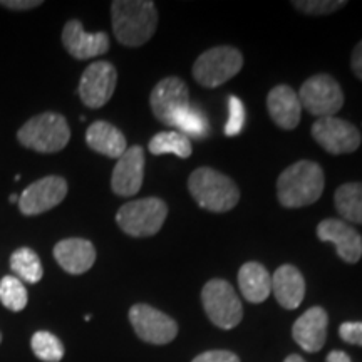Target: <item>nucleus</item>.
Here are the masks:
<instances>
[{
	"mask_svg": "<svg viewBox=\"0 0 362 362\" xmlns=\"http://www.w3.org/2000/svg\"><path fill=\"white\" fill-rule=\"evenodd\" d=\"M111 16L117 42L126 47H139L156 33L158 12L148 0H115Z\"/></svg>",
	"mask_w": 362,
	"mask_h": 362,
	"instance_id": "obj_1",
	"label": "nucleus"
},
{
	"mask_svg": "<svg viewBox=\"0 0 362 362\" xmlns=\"http://www.w3.org/2000/svg\"><path fill=\"white\" fill-rule=\"evenodd\" d=\"M324 171L314 161H297L285 168L277 180V198L285 208L312 205L322 197Z\"/></svg>",
	"mask_w": 362,
	"mask_h": 362,
	"instance_id": "obj_2",
	"label": "nucleus"
},
{
	"mask_svg": "<svg viewBox=\"0 0 362 362\" xmlns=\"http://www.w3.org/2000/svg\"><path fill=\"white\" fill-rule=\"evenodd\" d=\"M188 189L198 206L214 214L230 211L240 200V189L235 181L208 166H202L189 175Z\"/></svg>",
	"mask_w": 362,
	"mask_h": 362,
	"instance_id": "obj_3",
	"label": "nucleus"
},
{
	"mask_svg": "<svg viewBox=\"0 0 362 362\" xmlns=\"http://www.w3.org/2000/svg\"><path fill=\"white\" fill-rule=\"evenodd\" d=\"M22 146L37 153H57L67 146L71 129L66 117L57 112H42L34 116L17 133Z\"/></svg>",
	"mask_w": 362,
	"mask_h": 362,
	"instance_id": "obj_4",
	"label": "nucleus"
},
{
	"mask_svg": "<svg viewBox=\"0 0 362 362\" xmlns=\"http://www.w3.org/2000/svg\"><path fill=\"white\" fill-rule=\"evenodd\" d=\"M168 216V206L161 198H141L126 203L117 210L116 223L129 237H153Z\"/></svg>",
	"mask_w": 362,
	"mask_h": 362,
	"instance_id": "obj_5",
	"label": "nucleus"
},
{
	"mask_svg": "<svg viewBox=\"0 0 362 362\" xmlns=\"http://www.w3.org/2000/svg\"><path fill=\"white\" fill-rule=\"evenodd\" d=\"M243 56L230 45L211 47L202 54L193 64V78L203 88H218L242 71Z\"/></svg>",
	"mask_w": 362,
	"mask_h": 362,
	"instance_id": "obj_6",
	"label": "nucleus"
},
{
	"mask_svg": "<svg viewBox=\"0 0 362 362\" xmlns=\"http://www.w3.org/2000/svg\"><path fill=\"white\" fill-rule=\"evenodd\" d=\"M202 302L208 319L220 329H233L242 322L243 307L235 288L223 279H211L202 288Z\"/></svg>",
	"mask_w": 362,
	"mask_h": 362,
	"instance_id": "obj_7",
	"label": "nucleus"
},
{
	"mask_svg": "<svg viewBox=\"0 0 362 362\" xmlns=\"http://www.w3.org/2000/svg\"><path fill=\"white\" fill-rule=\"evenodd\" d=\"M297 96L302 107L317 119L337 115L344 106L342 88L329 74L312 76L302 84Z\"/></svg>",
	"mask_w": 362,
	"mask_h": 362,
	"instance_id": "obj_8",
	"label": "nucleus"
},
{
	"mask_svg": "<svg viewBox=\"0 0 362 362\" xmlns=\"http://www.w3.org/2000/svg\"><path fill=\"white\" fill-rule=\"evenodd\" d=\"M312 136L330 155H347L361 146V131L349 121L337 116L319 117L312 124Z\"/></svg>",
	"mask_w": 362,
	"mask_h": 362,
	"instance_id": "obj_9",
	"label": "nucleus"
},
{
	"mask_svg": "<svg viewBox=\"0 0 362 362\" xmlns=\"http://www.w3.org/2000/svg\"><path fill=\"white\" fill-rule=\"evenodd\" d=\"M129 322L136 336L148 344L163 346L178 336V324L165 312L148 304H136L129 309Z\"/></svg>",
	"mask_w": 362,
	"mask_h": 362,
	"instance_id": "obj_10",
	"label": "nucleus"
},
{
	"mask_svg": "<svg viewBox=\"0 0 362 362\" xmlns=\"http://www.w3.org/2000/svg\"><path fill=\"white\" fill-rule=\"evenodd\" d=\"M117 83L116 67L107 61H96L83 72L79 83V96L90 110L103 107L112 98Z\"/></svg>",
	"mask_w": 362,
	"mask_h": 362,
	"instance_id": "obj_11",
	"label": "nucleus"
},
{
	"mask_svg": "<svg viewBox=\"0 0 362 362\" xmlns=\"http://www.w3.org/2000/svg\"><path fill=\"white\" fill-rule=\"evenodd\" d=\"M149 106H151L153 115L158 121L171 126L175 116L189 106L188 86L185 84L183 79L176 78V76L161 79L155 86V89L151 90Z\"/></svg>",
	"mask_w": 362,
	"mask_h": 362,
	"instance_id": "obj_12",
	"label": "nucleus"
},
{
	"mask_svg": "<svg viewBox=\"0 0 362 362\" xmlns=\"http://www.w3.org/2000/svg\"><path fill=\"white\" fill-rule=\"evenodd\" d=\"M67 194V181L62 176H45L29 185L19 197V208L24 215H40L57 206Z\"/></svg>",
	"mask_w": 362,
	"mask_h": 362,
	"instance_id": "obj_13",
	"label": "nucleus"
},
{
	"mask_svg": "<svg viewBox=\"0 0 362 362\" xmlns=\"http://www.w3.org/2000/svg\"><path fill=\"white\" fill-rule=\"evenodd\" d=\"M317 237L320 242L336 245V252L346 264H357L362 257L361 233L347 221L339 218H325L317 225Z\"/></svg>",
	"mask_w": 362,
	"mask_h": 362,
	"instance_id": "obj_14",
	"label": "nucleus"
},
{
	"mask_svg": "<svg viewBox=\"0 0 362 362\" xmlns=\"http://www.w3.org/2000/svg\"><path fill=\"white\" fill-rule=\"evenodd\" d=\"M144 178V151L141 146H131L117 158L112 170L111 188L117 197H133L141 189Z\"/></svg>",
	"mask_w": 362,
	"mask_h": 362,
	"instance_id": "obj_15",
	"label": "nucleus"
},
{
	"mask_svg": "<svg viewBox=\"0 0 362 362\" xmlns=\"http://www.w3.org/2000/svg\"><path fill=\"white\" fill-rule=\"evenodd\" d=\"M62 44L66 51L79 61L103 56L110 51V37L106 33H86L83 24L76 19L64 25Z\"/></svg>",
	"mask_w": 362,
	"mask_h": 362,
	"instance_id": "obj_16",
	"label": "nucleus"
},
{
	"mask_svg": "<svg viewBox=\"0 0 362 362\" xmlns=\"http://www.w3.org/2000/svg\"><path fill=\"white\" fill-rule=\"evenodd\" d=\"M329 315L322 307H312L296 320L292 336L305 352H319L327 339Z\"/></svg>",
	"mask_w": 362,
	"mask_h": 362,
	"instance_id": "obj_17",
	"label": "nucleus"
},
{
	"mask_svg": "<svg viewBox=\"0 0 362 362\" xmlns=\"http://www.w3.org/2000/svg\"><path fill=\"white\" fill-rule=\"evenodd\" d=\"M267 110L275 124L280 129L292 131L300 123L302 104L298 101L297 93L291 86H275L267 96Z\"/></svg>",
	"mask_w": 362,
	"mask_h": 362,
	"instance_id": "obj_18",
	"label": "nucleus"
},
{
	"mask_svg": "<svg viewBox=\"0 0 362 362\" xmlns=\"http://www.w3.org/2000/svg\"><path fill=\"white\" fill-rule=\"evenodd\" d=\"M54 259L67 274L81 275L96 262V248L86 238H66L54 247Z\"/></svg>",
	"mask_w": 362,
	"mask_h": 362,
	"instance_id": "obj_19",
	"label": "nucleus"
},
{
	"mask_svg": "<svg viewBox=\"0 0 362 362\" xmlns=\"http://www.w3.org/2000/svg\"><path fill=\"white\" fill-rule=\"evenodd\" d=\"M272 292L284 309L293 310L304 300L305 280L297 267L282 265L272 277Z\"/></svg>",
	"mask_w": 362,
	"mask_h": 362,
	"instance_id": "obj_20",
	"label": "nucleus"
},
{
	"mask_svg": "<svg viewBox=\"0 0 362 362\" xmlns=\"http://www.w3.org/2000/svg\"><path fill=\"white\" fill-rule=\"evenodd\" d=\"M86 143L99 155L116 158V160L123 156L128 149L124 134L106 121H96L89 126L86 131Z\"/></svg>",
	"mask_w": 362,
	"mask_h": 362,
	"instance_id": "obj_21",
	"label": "nucleus"
},
{
	"mask_svg": "<svg viewBox=\"0 0 362 362\" xmlns=\"http://www.w3.org/2000/svg\"><path fill=\"white\" fill-rule=\"evenodd\" d=\"M238 287L242 296L252 304H262L272 292V277L269 270L259 262H247L240 267Z\"/></svg>",
	"mask_w": 362,
	"mask_h": 362,
	"instance_id": "obj_22",
	"label": "nucleus"
},
{
	"mask_svg": "<svg viewBox=\"0 0 362 362\" xmlns=\"http://www.w3.org/2000/svg\"><path fill=\"white\" fill-rule=\"evenodd\" d=\"M334 203L339 215L346 221L362 225V183L351 181L344 183L336 189Z\"/></svg>",
	"mask_w": 362,
	"mask_h": 362,
	"instance_id": "obj_23",
	"label": "nucleus"
},
{
	"mask_svg": "<svg viewBox=\"0 0 362 362\" xmlns=\"http://www.w3.org/2000/svg\"><path fill=\"white\" fill-rule=\"evenodd\" d=\"M151 155H175L178 158H189L193 153L192 139L188 136L178 133V131H163L151 138L148 144Z\"/></svg>",
	"mask_w": 362,
	"mask_h": 362,
	"instance_id": "obj_24",
	"label": "nucleus"
},
{
	"mask_svg": "<svg viewBox=\"0 0 362 362\" xmlns=\"http://www.w3.org/2000/svg\"><path fill=\"white\" fill-rule=\"evenodd\" d=\"M11 269L16 277L27 284H39L44 275L42 264H40L39 255L33 248H17L11 255Z\"/></svg>",
	"mask_w": 362,
	"mask_h": 362,
	"instance_id": "obj_25",
	"label": "nucleus"
},
{
	"mask_svg": "<svg viewBox=\"0 0 362 362\" xmlns=\"http://www.w3.org/2000/svg\"><path fill=\"white\" fill-rule=\"evenodd\" d=\"M171 126H173V128H178V133L188 136V138L202 139L210 134L208 117L203 115L198 107L192 106V104L175 116Z\"/></svg>",
	"mask_w": 362,
	"mask_h": 362,
	"instance_id": "obj_26",
	"label": "nucleus"
},
{
	"mask_svg": "<svg viewBox=\"0 0 362 362\" xmlns=\"http://www.w3.org/2000/svg\"><path fill=\"white\" fill-rule=\"evenodd\" d=\"M0 302L12 312L24 310L29 302V293H27L24 282L16 275H6L0 280Z\"/></svg>",
	"mask_w": 362,
	"mask_h": 362,
	"instance_id": "obj_27",
	"label": "nucleus"
},
{
	"mask_svg": "<svg viewBox=\"0 0 362 362\" xmlns=\"http://www.w3.org/2000/svg\"><path fill=\"white\" fill-rule=\"evenodd\" d=\"M30 347L37 359L44 362H59L64 357V346L59 341L57 336L47 332V330H39L30 339Z\"/></svg>",
	"mask_w": 362,
	"mask_h": 362,
	"instance_id": "obj_28",
	"label": "nucleus"
},
{
	"mask_svg": "<svg viewBox=\"0 0 362 362\" xmlns=\"http://www.w3.org/2000/svg\"><path fill=\"white\" fill-rule=\"evenodd\" d=\"M228 121L225 126L226 136H237L245 124V107L238 98L232 96L228 99Z\"/></svg>",
	"mask_w": 362,
	"mask_h": 362,
	"instance_id": "obj_29",
	"label": "nucleus"
},
{
	"mask_svg": "<svg viewBox=\"0 0 362 362\" xmlns=\"http://www.w3.org/2000/svg\"><path fill=\"white\" fill-rule=\"evenodd\" d=\"M292 6L297 11L310 13V16H327V13L337 12L339 8L346 7L347 2H339V0H334V2H329V0H310V2H292Z\"/></svg>",
	"mask_w": 362,
	"mask_h": 362,
	"instance_id": "obj_30",
	"label": "nucleus"
},
{
	"mask_svg": "<svg viewBox=\"0 0 362 362\" xmlns=\"http://www.w3.org/2000/svg\"><path fill=\"white\" fill-rule=\"evenodd\" d=\"M339 336L344 342L362 346V322H344L339 327Z\"/></svg>",
	"mask_w": 362,
	"mask_h": 362,
	"instance_id": "obj_31",
	"label": "nucleus"
},
{
	"mask_svg": "<svg viewBox=\"0 0 362 362\" xmlns=\"http://www.w3.org/2000/svg\"><path fill=\"white\" fill-rule=\"evenodd\" d=\"M192 362H240V359L230 351H208L194 357Z\"/></svg>",
	"mask_w": 362,
	"mask_h": 362,
	"instance_id": "obj_32",
	"label": "nucleus"
},
{
	"mask_svg": "<svg viewBox=\"0 0 362 362\" xmlns=\"http://www.w3.org/2000/svg\"><path fill=\"white\" fill-rule=\"evenodd\" d=\"M40 4L39 0H2L0 6L12 8V11H29V8H35L39 7Z\"/></svg>",
	"mask_w": 362,
	"mask_h": 362,
	"instance_id": "obj_33",
	"label": "nucleus"
},
{
	"mask_svg": "<svg viewBox=\"0 0 362 362\" xmlns=\"http://www.w3.org/2000/svg\"><path fill=\"white\" fill-rule=\"evenodd\" d=\"M351 67H352V72H354L357 78L362 81V40L356 45L354 51H352Z\"/></svg>",
	"mask_w": 362,
	"mask_h": 362,
	"instance_id": "obj_34",
	"label": "nucleus"
},
{
	"mask_svg": "<svg viewBox=\"0 0 362 362\" xmlns=\"http://www.w3.org/2000/svg\"><path fill=\"white\" fill-rule=\"evenodd\" d=\"M325 362H352V361H351V357L346 354V352L332 351V352H329L327 361Z\"/></svg>",
	"mask_w": 362,
	"mask_h": 362,
	"instance_id": "obj_35",
	"label": "nucleus"
},
{
	"mask_svg": "<svg viewBox=\"0 0 362 362\" xmlns=\"http://www.w3.org/2000/svg\"><path fill=\"white\" fill-rule=\"evenodd\" d=\"M284 362H305V361L302 359L300 356H297V354H292V356H288L287 359H285Z\"/></svg>",
	"mask_w": 362,
	"mask_h": 362,
	"instance_id": "obj_36",
	"label": "nucleus"
},
{
	"mask_svg": "<svg viewBox=\"0 0 362 362\" xmlns=\"http://www.w3.org/2000/svg\"><path fill=\"white\" fill-rule=\"evenodd\" d=\"M8 202H11V203H16V202H19V197H17V194L13 193V194H11V198H8Z\"/></svg>",
	"mask_w": 362,
	"mask_h": 362,
	"instance_id": "obj_37",
	"label": "nucleus"
},
{
	"mask_svg": "<svg viewBox=\"0 0 362 362\" xmlns=\"http://www.w3.org/2000/svg\"><path fill=\"white\" fill-rule=\"evenodd\" d=\"M0 342H2V334H0Z\"/></svg>",
	"mask_w": 362,
	"mask_h": 362,
	"instance_id": "obj_38",
	"label": "nucleus"
}]
</instances>
